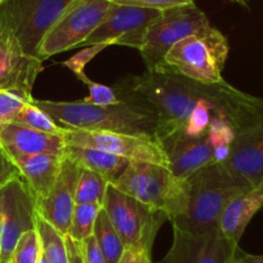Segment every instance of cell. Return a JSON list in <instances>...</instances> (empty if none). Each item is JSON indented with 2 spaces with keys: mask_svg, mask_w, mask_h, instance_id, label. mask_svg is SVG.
<instances>
[{
  "mask_svg": "<svg viewBox=\"0 0 263 263\" xmlns=\"http://www.w3.org/2000/svg\"><path fill=\"white\" fill-rule=\"evenodd\" d=\"M151 250L153 247H148L143 242L126 247L118 263H153Z\"/></svg>",
  "mask_w": 263,
  "mask_h": 263,
  "instance_id": "obj_33",
  "label": "cell"
},
{
  "mask_svg": "<svg viewBox=\"0 0 263 263\" xmlns=\"http://www.w3.org/2000/svg\"><path fill=\"white\" fill-rule=\"evenodd\" d=\"M121 100L147 105L158 116L156 137H205L218 119L237 126L263 106V98L236 89L227 82L204 84L177 72L146 71L115 87Z\"/></svg>",
  "mask_w": 263,
  "mask_h": 263,
  "instance_id": "obj_1",
  "label": "cell"
},
{
  "mask_svg": "<svg viewBox=\"0 0 263 263\" xmlns=\"http://www.w3.org/2000/svg\"><path fill=\"white\" fill-rule=\"evenodd\" d=\"M252 189L248 182L230 173L223 164L212 163L186 179V203L172 226L191 234L219 229V219L227 204Z\"/></svg>",
  "mask_w": 263,
  "mask_h": 263,
  "instance_id": "obj_3",
  "label": "cell"
},
{
  "mask_svg": "<svg viewBox=\"0 0 263 263\" xmlns=\"http://www.w3.org/2000/svg\"><path fill=\"white\" fill-rule=\"evenodd\" d=\"M36 206L25 184L17 179L0 190V259L9 263L24 232L35 229Z\"/></svg>",
  "mask_w": 263,
  "mask_h": 263,
  "instance_id": "obj_11",
  "label": "cell"
},
{
  "mask_svg": "<svg viewBox=\"0 0 263 263\" xmlns=\"http://www.w3.org/2000/svg\"><path fill=\"white\" fill-rule=\"evenodd\" d=\"M213 29L206 14L195 4L163 11L147 29L140 49L147 67L146 71H165V54L177 42Z\"/></svg>",
  "mask_w": 263,
  "mask_h": 263,
  "instance_id": "obj_6",
  "label": "cell"
},
{
  "mask_svg": "<svg viewBox=\"0 0 263 263\" xmlns=\"http://www.w3.org/2000/svg\"><path fill=\"white\" fill-rule=\"evenodd\" d=\"M112 7L108 0H74L43 39L40 60L80 47L105 21Z\"/></svg>",
  "mask_w": 263,
  "mask_h": 263,
  "instance_id": "obj_8",
  "label": "cell"
},
{
  "mask_svg": "<svg viewBox=\"0 0 263 263\" xmlns=\"http://www.w3.org/2000/svg\"><path fill=\"white\" fill-rule=\"evenodd\" d=\"M63 156L65 155L52 154L11 156L18 166L22 179L29 189L35 204L49 195L60 173Z\"/></svg>",
  "mask_w": 263,
  "mask_h": 263,
  "instance_id": "obj_19",
  "label": "cell"
},
{
  "mask_svg": "<svg viewBox=\"0 0 263 263\" xmlns=\"http://www.w3.org/2000/svg\"><path fill=\"white\" fill-rule=\"evenodd\" d=\"M35 229L39 234L42 254L49 260V263H69L65 235L61 234L37 212L35 216Z\"/></svg>",
  "mask_w": 263,
  "mask_h": 263,
  "instance_id": "obj_23",
  "label": "cell"
},
{
  "mask_svg": "<svg viewBox=\"0 0 263 263\" xmlns=\"http://www.w3.org/2000/svg\"><path fill=\"white\" fill-rule=\"evenodd\" d=\"M66 248H67V257H69V263H85L84 255H83L82 241L74 240L69 235H65Z\"/></svg>",
  "mask_w": 263,
  "mask_h": 263,
  "instance_id": "obj_35",
  "label": "cell"
},
{
  "mask_svg": "<svg viewBox=\"0 0 263 263\" xmlns=\"http://www.w3.org/2000/svg\"><path fill=\"white\" fill-rule=\"evenodd\" d=\"M37 263H49V260H48L47 259V258H45L44 257V255H40V258H39V262H37Z\"/></svg>",
  "mask_w": 263,
  "mask_h": 263,
  "instance_id": "obj_37",
  "label": "cell"
},
{
  "mask_svg": "<svg viewBox=\"0 0 263 263\" xmlns=\"http://www.w3.org/2000/svg\"><path fill=\"white\" fill-rule=\"evenodd\" d=\"M263 208V182L237 195L227 204L219 219V231L226 239L239 245L253 217Z\"/></svg>",
  "mask_w": 263,
  "mask_h": 263,
  "instance_id": "obj_20",
  "label": "cell"
},
{
  "mask_svg": "<svg viewBox=\"0 0 263 263\" xmlns=\"http://www.w3.org/2000/svg\"><path fill=\"white\" fill-rule=\"evenodd\" d=\"M93 236L105 257L106 263H118L120 260L125 250V245L103 208L101 209L96 219Z\"/></svg>",
  "mask_w": 263,
  "mask_h": 263,
  "instance_id": "obj_22",
  "label": "cell"
},
{
  "mask_svg": "<svg viewBox=\"0 0 263 263\" xmlns=\"http://www.w3.org/2000/svg\"><path fill=\"white\" fill-rule=\"evenodd\" d=\"M79 80H82L85 85L89 89V95L88 97H85V102L93 103V105L98 106H110V105H116V103L121 102V98L119 96L118 90L115 89V87H107V85H103L101 83H96L93 80H90L89 78L85 74L80 75L78 78Z\"/></svg>",
  "mask_w": 263,
  "mask_h": 263,
  "instance_id": "obj_28",
  "label": "cell"
},
{
  "mask_svg": "<svg viewBox=\"0 0 263 263\" xmlns=\"http://www.w3.org/2000/svg\"><path fill=\"white\" fill-rule=\"evenodd\" d=\"M229 55L226 36L214 27L205 34L190 35L165 54L166 70L204 84L223 82L222 70Z\"/></svg>",
  "mask_w": 263,
  "mask_h": 263,
  "instance_id": "obj_5",
  "label": "cell"
},
{
  "mask_svg": "<svg viewBox=\"0 0 263 263\" xmlns=\"http://www.w3.org/2000/svg\"><path fill=\"white\" fill-rule=\"evenodd\" d=\"M0 146L9 156L65 155L66 142L63 135H50L35 130L17 123H11L0 128Z\"/></svg>",
  "mask_w": 263,
  "mask_h": 263,
  "instance_id": "obj_18",
  "label": "cell"
},
{
  "mask_svg": "<svg viewBox=\"0 0 263 263\" xmlns=\"http://www.w3.org/2000/svg\"><path fill=\"white\" fill-rule=\"evenodd\" d=\"M32 102L58 125L67 129L145 136H156L158 133L155 111L135 100H123L110 106L93 105L83 100L63 102L34 98Z\"/></svg>",
  "mask_w": 263,
  "mask_h": 263,
  "instance_id": "obj_2",
  "label": "cell"
},
{
  "mask_svg": "<svg viewBox=\"0 0 263 263\" xmlns=\"http://www.w3.org/2000/svg\"><path fill=\"white\" fill-rule=\"evenodd\" d=\"M80 174L82 168L65 153L60 173L49 195L35 204L37 213L63 235L67 234L70 229Z\"/></svg>",
  "mask_w": 263,
  "mask_h": 263,
  "instance_id": "obj_16",
  "label": "cell"
},
{
  "mask_svg": "<svg viewBox=\"0 0 263 263\" xmlns=\"http://www.w3.org/2000/svg\"><path fill=\"white\" fill-rule=\"evenodd\" d=\"M3 2H4V0H0V6H2V4H3Z\"/></svg>",
  "mask_w": 263,
  "mask_h": 263,
  "instance_id": "obj_39",
  "label": "cell"
},
{
  "mask_svg": "<svg viewBox=\"0 0 263 263\" xmlns=\"http://www.w3.org/2000/svg\"><path fill=\"white\" fill-rule=\"evenodd\" d=\"M40 255H42V245H40L39 234L36 229H32L21 235L12 253L9 263H37Z\"/></svg>",
  "mask_w": 263,
  "mask_h": 263,
  "instance_id": "obj_27",
  "label": "cell"
},
{
  "mask_svg": "<svg viewBox=\"0 0 263 263\" xmlns=\"http://www.w3.org/2000/svg\"><path fill=\"white\" fill-rule=\"evenodd\" d=\"M173 227V244L159 263H232L239 245L222 235L219 229L191 234Z\"/></svg>",
  "mask_w": 263,
  "mask_h": 263,
  "instance_id": "obj_14",
  "label": "cell"
},
{
  "mask_svg": "<svg viewBox=\"0 0 263 263\" xmlns=\"http://www.w3.org/2000/svg\"><path fill=\"white\" fill-rule=\"evenodd\" d=\"M108 182L100 174L82 168L77 186L75 204H100L105 201Z\"/></svg>",
  "mask_w": 263,
  "mask_h": 263,
  "instance_id": "obj_24",
  "label": "cell"
},
{
  "mask_svg": "<svg viewBox=\"0 0 263 263\" xmlns=\"http://www.w3.org/2000/svg\"><path fill=\"white\" fill-rule=\"evenodd\" d=\"M124 194L161 212L168 221L182 214L186 203V181H179L165 165L130 161L114 183Z\"/></svg>",
  "mask_w": 263,
  "mask_h": 263,
  "instance_id": "obj_4",
  "label": "cell"
},
{
  "mask_svg": "<svg viewBox=\"0 0 263 263\" xmlns=\"http://www.w3.org/2000/svg\"><path fill=\"white\" fill-rule=\"evenodd\" d=\"M110 44H106V43H102V44H96V45H90L89 48L87 49H83L80 52H78L77 54L72 55L70 60L65 61L63 62V66L66 67H69L78 78L80 75L85 74V66L90 62L92 58H95L101 50H103L105 48H107Z\"/></svg>",
  "mask_w": 263,
  "mask_h": 263,
  "instance_id": "obj_30",
  "label": "cell"
},
{
  "mask_svg": "<svg viewBox=\"0 0 263 263\" xmlns=\"http://www.w3.org/2000/svg\"><path fill=\"white\" fill-rule=\"evenodd\" d=\"M82 249L85 263H106L105 257H103L102 252H101L100 247H98L93 235L83 240Z\"/></svg>",
  "mask_w": 263,
  "mask_h": 263,
  "instance_id": "obj_34",
  "label": "cell"
},
{
  "mask_svg": "<svg viewBox=\"0 0 263 263\" xmlns=\"http://www.w3.org/2000/svg\"><path fill=\"white\" fill-rule=\"evenodd\" d=\"M65 153L80 168L100 174L108 183H114L130 163V160L115 154L92 147L66 146Z\"/></svg>",
  "mask_w": 263,
  "mask_h": 263,
  "instance_id": "obj_21",
  "label": "cell"
},
{
  "mask_svg": "<svg viewBox=\"0 0 263 263\" xmlns=\"http://www.w3.org/2000/svg\"><path fill=\"white\" fill-rule=\"evenodd\" d=\"M34 100V98H32ZM32 100L27 102L16 118L14 123L21 124L27 128L35 129V130L50 133V135H63L66 128L58 125L48 114H45L42 108L37 107Z\"/></svg>",
  "mask_w": 263,
  "mask_h": 263,
  "instance_id": "obj_26",
  "label": "cell"
},
{
  "mask_svg": "<svg viewBox=\"0 0 263 263\" xmlns=\"http://www.w3.org/2000/svg\"><path fill=\"white\" fill-rule=\"evenodd\" d=\"M169 169L179 181H186L197 171L212 163H219L218 151L211 140L205 137H172L161 141Z\"/></svg>",
  "mask_w": 263,
  "mask_h": 263,
  "instance_id": "obj_17",
  "label": "cell"
},
{
  "mask_svg": "<svg viewBox=\"0 0 263 263\" xmlns=\"http://www.w3.org/2000/svg\"><path fill=\"white\" fill-rule=\"evenodd\" d=\"M29 100L13 92L0 90V128L14 123L16 118Z\"/></svg>",
  "mask_w": 263,
  "mask_h": 263,
  "instance_id": "obj_29",
  "label": "cell"
},
{
  "mask_svg": "<svg viewBox=\"0 0 263 263\" xmlns=\"http://www.w3.org/2000/svg\"><path fill=\"white\" fill-rule=\"evenodd\" d=\"M42 60L29 55L16 37L0 26V90L32 100V87L42 71Z\"/></svg>",
  "mask_w": 263,
  "mask_h": 263,
  "instance_id": "obj_15",
  "label": "cell"
},
{
  "mask_svg": "<svg viewBox=\"0 0 263 263\" xmlns=\"http://www.w3.org/2000/svg\"><path fill=\"white\" fill-rule=\"evenodd\" d=\"M102 208L125 248L140 242L153 247L159 229L166 221L161 212L136 200L111 183L107 186Z\"/></svg>",
  "mask_w": 263,
  "mask_h": 263,
  "instance_id": "obj_9",
  "label": "cell"
},
{
  "mask_svg": "<svg viewBox=\"0 0 263 263\" xmlns=\"http://www.w3.org/2000/svg\"><path fill=\"white\" fill-rule=\"evenodd\" d=\"M163 11L141 7L114 4L105 21L82 45L120 44L140 50L147 29L160 17Z\"/></svg>",
  "mask_w": 263,
  "mask_h": 263,
  "instance_id": "obj_13",
  "label": "cell"
},
{
  "mask_svg": "<svg viewBox=\"0 0 263 263\" xmlns=\"http://www.w3.org/2000/svg\"><path fill=\"white\" fill-rule=\"evenodd\" d=\"M102 209L100 204H75L67 235L78 241H83L93 235L96 219Z\"/></svg>",
  "mask_w": 263,
  "mask_h": 263,
  "instance_id": "obj_25",
  "label": "cell"
},
{
  "mask_svg": "<svg viewBox=\"0 0 263 263\" xmlns=\"http://www.w3.org/2000/svg\"><path fill=\"white\" fill-rule=\"evenodd\" d=\"M72 2L74 0H4L0 6V26L16 37L27 54L39 58L43 39Z\"/></svg>",
  "mask_w": 263,
  "mask_h": 263,
  "instance_id": "obj_7",
  "label": "cell"
},
{
  "mask_svg": "<svg viewBox=\"0 0 263 263\" xmlns=\"http://www.w3.org/2000/svg\"><path fill=\"white\" fill-rule=\"evenodd\" d=\"M21 178L18 166L8 155V153L0 146V190H3L9 183Z\"/></svg>",
  "mask_w": 263,
  "mask_h": 263,
  "instance_id": "obj_32",
  "label": "cell"
},
{
  "mask_svg": "<svg viewBox=\"0 0 263 263\" xmlns=\"http://www.w3.org/2000/svg\"><path fill=\"white\" fill-rule=\"evenodd\" d=\"M223 166L252 187L263 182V106L245 119L235 138Z\"/></svg>",
  "mask_w": 263,
  "mask_h": 263,
  "instance_id": "obj_12",
  "label": "cell"
},
{
  "mask_svg": "<svg viewBox=\"0 0 263 263\" xmlns=\"http://www.w3.org/2000/svg\"><path fill=\"white\" fill-rule=\"evenodd\" d=\"M63 138L66 146L98 148L130 161H147L161 164L169 168L165 150L156 136L75 130L66 128L63 132Z\"/></svg>",
  "mask_w": 263,
  "mask_h": 263,
  "instance_id": "obj_10",
  "label": "cell"
},
{
  "mask_svg": "<svg viewBox=\"0 0 263 263\" xmlns=\"http://www.w3.org/2000/svg\"><path fill=\"white\" fill-rule=\"evenodd\" d=\"M108 2L120 6L141 7V8L158 9V11H166L176 7L194 4V0H108Z\"/></svg>",
  "mask_w": 263,
  "mask_h": 263,
  "instance_id": "obj_31",
  "label": "cell"
},
{
  "mask_svg": "<svg viewBox=\"0 0 263 263\" xmlns=\"http://www.w3.org/2000/svg\"><path fill=\"white\" fill-rule=\"evenodd\" d=\"M232 2H236V3H240V4H242V6H244V0H232Z\"/></svg>",
  "mask_w": 263,
  "mask_h": 263,
  "instance_id": "obj_38",
  "label": "cell"
},
{
  "mask_svg": "<svg viewBox=\"0 0 263 263\" xmlns=\"http://www.w3.org/2000/svg\"><path fill=\"white\" fill-rule=\"evenodd\" d=\"M232 263H263V254L262 255L249 254V253H245L244 250L240 249L239 247L236 249V252H235Z\"/></svg>",
  "mask_w": 263,
  "mask_h": 263,
  "instance_id": "obj_36",
  "label": "cell"
},
{
  "mask_svg": "<svg viewBox=\"0 0 263 263\" xmlns=\"http://www.w3.org/2000/svg\"><path fill=\"white\" fill-rule=\"evenodd\" d=\"M0 263H2V259H0Z\"/></svg>",
  "mask_w": 263,
  "mask_h": 263,
  "instance_id": "obj_40",
  "label": "cell"
}]
</instances>
